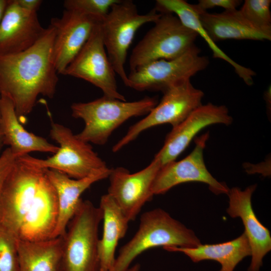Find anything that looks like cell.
Wrapping results in <instances>:
<instances>
[{"mask_svg":"<svg viewBox=\"0 0 271 271\" xmlns=\"http://www.w3.org/2000/svg\"><path fill=\"white\" fill-rule=\"evenodd\" d=\"M55 30L50 24L30 48L0 55V95L13 102L20 121L32 111L37 98H52L58 81L53 58Z\"/></svg>","mask_w":271,"mask_h":271,"instance_id":"2","label":"cell"},{"mask_svg":"<svg viewBox=\"0 0 271 271\" xmlns=\"http://www.w3.org/2000/svg\"><path fill=\"white\" fill-rule=\"evenodd\" d=\"M0 110L4 144L10 146L17 159L33 152L55 154L59 150V147L46 139L27 130L20 121L12 101L2 95H0Z\"/></svg>","mask_w":271,"mask_h":271,"instance_id":"19","label":"cell"},{"mask_svg":"<svg viewBox=\"0 0 271 271\" xmlns=\"http://www.w3.org/2000/svg\"><path fill=\"white\" fill-rule=\"evenodd\" d=\"M16 160L17 158L9 148L4 151L0 155V198L6 179Z\"/></svg>","mask_w":271,"mask_h":271,"instance_id":"28","label":"cell"},{"mask_svg":"<svg viewBox=\"0 0 271 271\" xmlns=\"http://www.w3.org/2000/svg\"><path fill=\"white\" fill-rule=\"evenodd\" d=\"M241 2L238 0H200L195 5L199 12L201 13L215 7L224 8L225 11L237 9Z\"/></svg>","mask_w":271,"mask_h":271,"instance_id":"29","label":"cell"},{"mask_svg":"<svg viewBox=\"0 0 271 271\" xmlns=\"http://www.w3.org/2000/svg\"><path fill=\"white\" fill-rule=\"evenodd\" d=\"M101 22L63 75L85 80L100 88L104 95L125 101L124 96L118 91L115 72L102 39Z\"/></svg>","mask_w":271,"mask_h":271,"instance_id":"11","label":"cell"},{"mask_svg":"<svg viewBox=\"0 0 271 271\" xmlns=\"http://www.w3.org/2000/svg\"><path fill=\"white\" fill-rule=\"evenodd\" d=\"M3 144H4L3 138L2 126H1V110H0V152H1V148Z\"/></svg>","mask_w":271,"mask_h":271,"instance_id":"32","label":"cell"},{"mask_svg":"<svg viewBox=\"0 0 271 271\" xmlns=\"http://www.w3.org/2000/svg\"><path fill=\"white\" fill-rule=\"evenodd\" d=\"M161 14L155 9L145 14L138 13L131 0H119L101 22L105 50L115 74L125 85L127 80L124 64L128 50L138 30L143 25L155 23Z\"/></svg>","mask_w":271,"mask_h":271,"instance_id":"6","label":"cell"},{"mask_svg":"<svg viewBox=\"0 0 271 271\" xmlns=\"http://www.w3.org/2000/svg\"><path fill=\"white\" fill-rule=\"evenodd\" d=\"M50 136L60 146L52 157L40 159L26 155L19 159L37 167L54 170L76 179L108 168L92 146L80 140L69 128L53 122Z\"/></svg>","mask_w":271,"mask_h":271,"instance_id":"8","label":"cell"},{"mask_svg":"<svg viewBox=\"0 0 271 271\" xmlns=\"http://www.w3.org/2000/svg\"><path fill=\"white\" fill-rule=\"evenodd\" d=\"M119 0H66L65 10L79 12L102 21L111 7Z\"/></svg>","mask_w":271,"mask_h":271,"instance_id":"27","label":"cell"},{"mask_svg":"<svg viewBox=\"0 0 271 271\" xmlns=\"http://www.w3.org/2000/svg\"><path fill=\"white\" fill-rule=\"evenodd\" d=\"M108 167L81 179H73L59 171L46 169L57 195L58 215L52 238L63 236L81 201L82 194L94 183L108 178Z\"/></svg>","mask_w":271,"mask_h":271,"instance_id":"18","label":"cell"},{"mask_svg":"<svg viewBox=\"0 0 271 271\" xmlns=\"http://www.w3.org/2000/svg\"><path fill=\"white\" fill-rule=\"evenodd\" d=\"M46 29L37 12L26 11L15 0L8 1L0 20V55L17 53L32 46Z\"/></svg>","mask_w":271,"mask_h":271,"instance_id":"17","label":"cell"},{"mask_svg":"<svg viewBox=\"0 0 271 271\" xmlns=\"http://www.w3.org/2000/svg\"><path fill=\"white\" fill-rule=\"evenodd\" d=\"M209 136L206 132L198 138L194 149L184 159L171 162L160 168L152 186L154 195L163 194L176 185L189 182L205 183L217 195L228 194L230 189L225 183L214 178L205 164L203 151Z\"/></svg>","mask_w":271,"mask_h":271,"instance_id":"13","label":"cell"},{"mask_svg":"<svg viewBox=\"0 0 271 271\" xmlns=\"http://www.w3.org/2000/svg\"><path fill=\"white\" fill-rule=\"evenodd\" d=\"M101 21L73 10H65L60 18L51 23L55 30L53 58L58 73H64Z\"/></svg>","mask_w":271,"mask_h":271,"instance_id":"15","label":"cell"},{"mask_svg":"<svg viewBox=\"0 0 271 271\" xmlns=\"http://www.w3.org/2000/svg\"><path fill=\"white\" fill-rule=\"evenodd\" d=\"M164 249L180 252L187 255L192 261L213 260L221 264L219 271H233L237 264L244 257L251 256V251L244 233L229 241L213 244H200L196 247L187 248L166 246Z\"/></svg>","mask_w":271,"mask_h":271,"instance_id":"23","label":"cell"},{"mask_svg":"<svg viewBox=\"0 0 271 271\" xmlns=\"http://www.w3.org/2000/svg\"><path fill=\"white\" fill-rule=\"evenodd\" d=\"M58 215L55 190L40 168L17 159L0 198V225L18 239L52 238Z\"/></svg>","mask_w":271,"mask_h":271,"instance_id":"1","label":"cell"},{"mask_svg":"<svg viewBox=\"0 0 271 271\" xmlns=\"http://www.w3.org/2000/svg\"><path fill=\"white\" fill-rule=\"evenodd\" d=\"M102 219L99 207L81 200L62 236L60 271H100L98 227Z\"/></svg>","mask_w":271,"mask_h":271,"instance_id":"5","label":"cell"},{"mask_svg":"<svg viewBox=\"0 0 271 271\" xmlns=\"http://www.w3.org/2000/svg\"><path fill=\"white\" fill-rule=\"evenodd\" d=\"M270 0H245L239 11L256 28L271 33Z\"/></svg>","mask_w":271,"mask_h":271,"instance_id":"25","label":"cell"},{"mask_svg":"<svg viewBox=\"0 0 271 271\" xmlns=\"http://www.w3.org/2000/svg\"><path fill=\"white\" fill-rule=\"evenodd\" d=\"M158 103L156 97H146L126 101L105 95L88 102H75L72 116L85 123L76 134L80 140L98 145L107 142L113 131L131 117L147 115Z\"/></svg>","mask_w":271,"mask_h":271,"instance_id":"4","label":"cell"},{"mask_svg":"<svg viewBox=\"0 0 271 271\" xmlns=\"http://www.w3.org/2000/svg\"><path fill=\"white\" fill-rule=\"evenodd\" d=\"M200 22L212 40H270L271 33L262 31L246 21L237 9L221 13H199Z\"/></svg>","mask_w":271,"mask_h":271,"instance_id":"21","label":"cell"},{"mask_svg":"<svg viewBox=\"0 0 271 271\" xmlns=\"http://www.w3.org/2000/svg\"><path fill=\"white\" fill-rule=\"evenodd\" d=\"M160 14H175L182 23L194 31L206 42L213 53L214 58L222 59L231 65L236 74L248 85L253 84L255 73L250 68L240 65L227 55L213 41L202 26L199 12L195 5L184 0H157L154 8Z\"/></svg>","mask_w":271,"mask_h":271,"instance_id":"20","label":"cell"},{"mask_svg":"<svg viewBox=\"0 0 271 271\" xmlns=\"http://www.w3.org/2000/svg\"><path fill=\"white\" fill-rule=\"evenodd\" d=\"M8 1L0 0V20L7 5Z\"/></svg>","mask_w":271,"mask_h":271,"instance_id":"31","label":"cell"},{"mask_svg":"<svg viewBox=\"0 0 271 271\" xmlns=\"http://www.w3.org/2000/svg\"><path fill=\"white\" fill-rule=\"evenodd\" d=\"M256 185H251L245 190L238 187L229 189V206L226 210L232 217H240L244 226L251 251V260L248 271H259L264 256L271 250V236L269 230L257 218L251 204V196Z\"/></svg>","mask_w":271,"mask_h":271,"instance_id":"16","label":"cell"},{"mask_svg":"<svg viewBox=\"0 0 271 271\" xmlns=\"http://www.w3.org/2000/svg\"><path fill=\"white\" fill-rule=\"evenodd\" d=\"M62 236L40 241L17 239L20 271H60Z\"/></svg>","mask_w":271,"mask_h":271,"instance_id":"24","label":"cell"},{"mask_svg":"<svg viewBox=\"0 0 271 271\" xmlns=\"http://www.w3.org/2000/svg\"><path fill=\"white\" fill-rule=\"evenodd\" d=\"M154 158L144 169L134 173L123 167L111 169L108 193L129 221L134 220L154 194L152 186L161 167Z\"/></svg>","mask_w":271,"mask_h":271,"instance_id":"12","label":"cell"},{"mask_svg":"<svg viewBox=\"0 0 271 271\" xmlns=\"http://www.w3.org/2000/svg\"><path fill=\"white\" fill-rule=\"evenodd\" d=\"M159 103L142 119L131 126L112 147L116 153L133 141L144 131L155 126L170 124L174 127L201 105L203 92L194 87L190 79L184 81L163 92Z\"/></svg>","mask_w":271,"mask_h":271,"instance_id":"9","label":"cell"},{"mask_svg":"<svg viewBox=\"0 0 271 271\" xmlns=\"http://www.w3.org/2000/svg\"><path fill=\"white\" fill-rule=\"evenodd\" d=\"M22 9L32 12H37L43 1L41 0H15Z\"/></svg>","mask_w":271,"mask_h":271,"instance_id":"30","label":"cell"},{"mask_svg":"<svg viewBox=\"0 0 271 271\" xmlns=\"http://www.w3.org/2000/svg\"><path fill=\"white\" fill-rule=\"evenodd\" d=\"M99 207L103 221L102 235L98 243L100 271H110L118 242L126 234L129 221L107 194L101 197Z\"/></svg>","mask_w":271,"mask_h":271,"instance_id":"22","label":"cell"},{"mask_svg":"<svg viewBox=\"0 0 271 271\" xmlns=\"http://www.w3.org/2000/svg\"><path fill=\"white\" fill-rule=\"evenodd\" d=\"M232 121L225 106L211 103L202 104L183 121L172 127L164 145L154 158L159 161L162 166L175 161L201 130L213 124L228 125Z\"/></svg>","mask_w":271,"mask_h":271,"instance_id":"14","label":"cell"},{"mask_svg":"<svg viewBox=\"0 0 271 271\" xmlns=\"http://www.w3.org/2000/svg\"><path fill=\"white\" fill-rule=\"evenodd\" d=\"M143 38L133 49L130 71L151 62L177 58L195 46L198 35L172 14H161Z\"/></svg>","mask_w":271,"mask_h":271,"instance_id":"7","label":"cell"},{"mask_svg":"<svg viewBox=\"0 0 271 271\" xmlns=\"http://www.w3.org/2000/svg\"><path fill=\"white\" fill-rule=\"evenodd\" d=\"M17 239L0 225V271H20Z\"/></svg>","mask_w":271,"mask_h":271,"instance_id":"26","label":"cell"},{"mask_svg":"<svg viewBox=\"0 0 271 271\" xmlns=\"http://www.w3.org/2000/svg\"><path fill=\"white\" fill-rule=\"evenodd\" d=\"M140 269V265L139 264H136L131 267L129 268L127 271H139Z\"/></svg>","mask_w":271,"mask_h":271,"instance_id":"33","label":"cell"},{"mask_svg":"<svg viewBox=\"0 0 271 271\" xmlns=\"http://www.w3.org/2000/svg\"><path fill=\"white\" fill-rule=\"evenodd\" d=\"M195 46L182 55L170 60L154 61L130 71L125 85L139 91H160L163 93L205 69L207 57L199 55Z\"/></svg>","mask_w":271,"mask_h":271,"instance_id":"10","label":"cell"},{"mask_svg":"<svg viewBox=\"0 0 271 271\" xmlns=\"http://www.w3.org/2000/svg\"><path fill=\"white\" fill-rule=\"evenodd\" d=\"M201 244L194 231L156 208L141 217L138 230L120 249L110 271H127L133 260L149 249L158 246L194 248Z\"/></svg>","mask_w":271,"mask_h":271,"instance_id":"3","label":"cell"}]
</instances>
